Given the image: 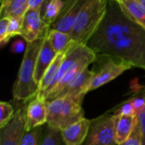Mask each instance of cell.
Listing matches in <instances>:
<instances>
[{
    "mask_svg": "<svg viewBox=\"0 0 145 145\" xmlns=\"http://www.w3.org/2000/svg\"><path fill=\"white\" fill-rule=\"evenodd\" d=\"M88 46L97 55L145 70V31L122 13L116 2L109 0L107 14Z\"/></svg>",
    "mask_w": 145,
    "mask_h": 145,
    "instance_id": "1",
    "label": "cell"
},
{
    "mask_svg": "<svg viewBox=\"0 0 145 145\" xmlns=\"http://www.w3.org/2000/svg\"><path fill=\"white\" fill-rule=\"evenodd\" d=\"M97 54L87 44L72 41L65 52L59 73L46 97L47 101L54 99L57 94L74 78L97 59Z\"/></svg>",
    "mask_w": 145,
    "mask_h": 145,
    "instance_id": "2",
    "label": "cell"
},
{
    "mask_svg": "<svg viewBox=\"0 0 145 145\" xmlns=\"http://www.w3.org/2000/svg\"><path fill=\"white\" fill-rule=\"evenodd\" d=\"M42 41L43 39H38L26 43L18 76L13 87V97L19 101L31 100L38 92L39 85L35 79V70Z\"/></svg>",
    "mask_w": 145,
    "mask_h": 145,
    "instance_id": "3",
    "label": "cell"
},
{
    "mask_svg": "<svg viewBox=\"0 0 145 145\" xmlns=\"http://www.w3.org/2000/svg\"><path fill=\"white\" fill-rule=\"evenodd\" d=\"M109 0H88L71 32L72 41L87 44L99 28L108 10Z\"/></svg>",
    "mask_w": 145,
    "mask_h": 145,
    "instance_id": "4",
    "label": "cell"
},
{
    "mask_svg": "<svg viewBox=\"0 0 145 145\" xmlns=\"http://www.w3.org/2000/svg\"><path fill=\"white\" fill-rule=\"evenodd\" d=\"M84 118L81 103L68 97H58L48 101L47 126L61 132L67 126Z\"/></svg>",
    "mask_w": 145,
    "mask_h": 145,
    "instance_id": "5",
    "label": "cell"
},
{
    "mask_svg": "<svg viewBox=\"0 0 145 145\" xmlns=\"http://www.w3.org/2000/svg\"><path fill=\"white\" fill-rule=\"evenodd\" d=\"M115 116L107 113L91 120L88 138L82 145H116Z\"/></svg>",
    "mask_w": 145,
    "mask_h": 145,
    "instance_id": "6",
    "label": "cell"
},
{
    "mask_svg": "<svg viewBox=\"0 0 145 145\" xmlns=\"http://www.w3.org/2000/svg\"><path fill=\"white\" fill-rule=\"evenodd\" d=\"M50 26H47L42 18L40 9H28L22 19L20 37L26 42L31 43L38 39H43Z\"/></svg>",
    "mask_w": 145,
    "mask_h": 145,
    "instance_id": "7",
    "label": "cell"
},
{
    "mask_svg": "<svg viewBox=\"0 0 145 145\" xmlns=\"http://www.w3.org/2000/svg\"><path fill=\"white\" fill-rule=\"evenodd\" d=\"M132 67V65L126 62L121 60L116 61L115 58L109 57V60L100 68V69L94 72L93 77L88 86V92L94 91L112 81Z\"/></svg>",
    "mask_w": 145,
    "mask_h": 145,
    "instance_id": "8",
    "label": "cell"
},
{
    "mask_svg": "<svg viewBox=\"0 0 145 145\" xmlns=\"http://www.w3.org/2000/svg\"><path fill=\"white\" fill-rule=\"evenodd\" d=\"M26 106L18 109L12 120L0 128V145H20L25 132Z\"/></svg>",
    "mask_w": 145,
    "mask_h": 145,
    "instance_id": "9",
    "label": "cell"
},
{
    "mask_svg": "<svg viewBox=\"0 0 145 145\" xmlns=\"http://www.w3.org/2000/svg\"><path fill=\"white\" fill-rule=\"evenodd\" d=\"M93 74V71L86 68L64 87L57 94L54 99L58 97H68L78 103H82L84 96L88 93V89Z\"/></svg>",
    "mask_w": 145,
    "mask_h": 145,
    "instance_id": "10",
    "label": "cell"
},
{
    "mask_svg": "<svg viewBox=\"0 0 145 145\" xmlns=\"http://www.w3.org/2000/svg\"><path fill=\"white\" fill-rule=\"evenodd\" d=\"M87 1L88 0H66L59 16L51 25L50 28L71 34L76 17Z\"/></svg>",
    "mask_w": 145,
    "mask_h": 145,
    "instance_id": "11",
    "label": "cell"
},
{
    "mask_svg": "<svg viewBox=\"0 0 145 145\" xmlns=\"http://www.w3.org/2000/svg\"><path fill=\"white\" fill-rule=\"evenodd\" d=\"M48 121V101L40 96L34 97L25 110V132L42 126Z\"/></svg>",
    "mask_w": 145,
    "mask_h": 145,
    "instance_id": "12",
    "label": "cell"
},
{
    "mask_svg": "<svg viewBox=\"0 0 145 145\" xmlns=\"http://www.w3.org/2000/svg\"><path fill=\"white\" fill-rule=\"evenodd\" d=\"M91 120L82 118L77 122L67 126L61 131V135L65 145H82L86 141Z\"/></svg>",
    "mask_w": 145,
    "mask_h": 145,
    "instance_id": "13",
    "label": "cell"
},
{
    "mask_svg": "<svg viewBox=\"0 0 145 145\" xmlns=\"http://www.w3.org/2000/svg\"><path fill=\"white\" fill-rule=\"evenodd\" d=\"M57 53L53 49L48 37L46 36L43 38L42 47L40 49L37 64H36V70H35V79L37 85L42 81V79L46 72V70L48 68V67L51 65V63L54 62L55 57L57 56Z\"/></svg>",
    "mask_w": 145,
    "mask_h": 145,
    "instance_id": "14",
    "label": "cell"
},
{
    "mask_svg": "<svg viewBox=\"0 0 145 145\" xmlns=\"http://www.w3.org/2000/svg\"><path fill=\"white\" fill-rule=\"evenodd\" d=\"M122 13L145 31V7L138 0H119Z\"/></svg>",
    "mask_w": 145,
    "mask_h": 145,
    "instance_id": "15",
    "label": "cell"
},
{
    "mask_svg": "<svg viewBox=\"0 0 145 145\" xmlns=\"http://www.w3.org/2000/svg\"><path fill=\"white\" fill-rule=\"evenodd\" d=\"M64 56H65V52L59 53L57 55V56L55 57V59L54 60V62L51 63V65L46 70V72L42 79V81L39 84V89H38V92L37 94V96H40L46 99V97L54 82V79L59 73Z\"/></svg>",
    "mask_w": 145,
    "mask_h": 145,
    "instance_id": "16",
    "label": "cell"
},
{
    "mask_svg": "<svg viewBox=\"0 0 145 145\" xmlns=\"http://www.w3.org/2000/svg\"><path fill=\"white\" fill-rule=\"evenodd\" d=\"M28 9L27 0H1L0 17L23 19Z\"/></svg>",
    "mask_w": 145,
    "mask_h": 145,
    "instance_id": "17",
    "label": "cell"
},
{
    "mask_svg": "<svg viewBox=\"0 0 145 145\" xmlns=\"http://www.w3.org/2000/svg\"><path fill=\"white\" fill-rule=\"evenodd\" d=\"M136 119V116H115V133L116 144H123L130 137L133 131Z\"/></svg>",
    "mask_w": 145,
    "mask_h": 145,
    "instance_id": "18",
    "label": "cell"
},
{
    "mask_svg": "<svg viewBox=\"0 0 145 145\" xmlns=\"http://www.w3.org/2000/svg\"><path fill=\"white\" fill-rule=\"evenodd\" d=\"M65 2L63 0H47L41 9L42 18L44 23L51 26V25L59 16Z\"/></svg>",
    "mask_w": 145,
    "mask_h": 145,
    "instance_id": "19",
    "label": "cell"
},
{
    "mask_svg": "<svg viewBox=\"0 0 145 145\" xmlns=\"http://www.w3.org/2000/svg\"><path fill=\"white\" fill-rule=\"evenodd\" d=\"M47 37L57 54L65 52L68 49L69 45L72 42L71 37L70 34L65 32L55 30V29H49Z\"/></svg>",
    "mask_w": 145,
    "mask_h": 145,
    "instance_id": "20",
    "label": "cell"
},
{
    "mask_svg": "<svg viewBox=\"0 0 145 145\" xmlns=\"http://www.w3.org/2000/svg\"><path fill=\"white\" fill-rule=\"evenodd\" d=\"M63 144L61 132L51 129L47 126L43 131L40 145H62Z\"/></svg>",
    "mask_w": 145,
    "mask_h": 145,
    "instance_id": "21",
    "label": "cell"
},
{
    "mask_svg": "<svg viewBox=\"0 0 145 145\" xmlns=\"http://www.w3.org/2000/svg\"><path fill=\"white\" fill-rule=\"evenodd\" d=\"M42 133L43 129L42 126L25 132L20 145H40Z\"/></svg>",
    "mask_w": 145,
    "mask_h": 145,
    "instance_id": "22",
    "label": "cell"
},
{
    "mask_svg": "<svg viewBox=\"0 0 145 145\" xmlns=\"http://www.w3.org/2000/svg\"><path fill=\"white\" fill-rule=\"evenodd\" d=\"M14 115L13 106L6 102L0 103V128L5 126Z\"/></svg>",
    "mask_w": 145,
    "mask_h": 145,
    "instance_id": "23",
    "label": "cell"
},
{
    "mask_svg": "<svg viewBox=\"0 0 145 145\" xmlns=\"http://www.w3.org/2000/svg\"><path fill=\"white\" fill-rule=\"evenodd\" d=\"M21 25H22V19H16V18H10V22L8 27V32L5 38V44L14 36L20 35L21 32Z\"/></svg>",
    "mask_w": 145,
    "mask_h": 145,
    "instance_id": "24",
    "label": "cell"
},
{
    "mask_svg": "<svg viewBox=\"0 0 145 145\" xmlns=\"http://www.w3.org/2000/svg\"><path fill=\"white\" fill-rule=\"evenodd\" d=\"M114 116H136L133 104V99L130 98L125 102H123L116 110H114Z\"/></svg>",
    "mask_w": 145,
    "mask_h": 145,
    "instance_id": "25",
    "label": "cell"
},
{
    "mask_svg": "<svg viewBox=\"0 0 145 145\" xmlns=\"http://www.w3.org/2000/svg\"><path fill=\"white\" fill-rule=\"evenodd\" d=\"M120 145H142V135L137 119L132 134L123 144Z\"/></svg>",
    "mask_w": 145,
    "mask_h": 145,
    "instance_id": "26",
    "label": "cell"
},
{
    "mask_svg": "<svg viewBox=\"0 0 145 145\" xmlns=\"http://www.w3.org/2000/svg\"><path fill=\"white\" fill-rule=\"evenodd\" d=\"M9 22H10V18H8V17L1 18V21H0V44H1V47H3L5 45V38H6Z\"/></svg>",
    "mask_w": 145,
    "mask_h": 145,
    "instance_id": "27",
    "label": "cell"
},
{
    "mask_svg": "<svg viewBox=\"0 0 145 145\" xmlns=\"http://www.w3.org/2000/svg\"><path fill=\"white\" fill-rule=\"evenodd\" d=\"M133 99V109H134V112H135V115L137 116V115L141 112L145 108V95L144 92L143 95L140 96H135L133 97H132Z\"/></svg>",
    "mask_w": 145,
    "mask_h": 145,
    "instance_id": "28",
    "label": "cell"
},
{
    "mask_svg": "<svg viewBox=\"0 0 145 145\" xmlns=\"http://www.w3.org/2000/svg\"><path fill=\"white\" fill-rule=\"evenodd\" d=\"M137 120L142 135V145H145V108L137 115Z\"/></svg>",
    "mask_w": 145,
    "mask_h": 145,
    "instance_id": "29",
    "label": "cell"
},
{
    "mask_svg": "<svg viewBox=\"0 0 145 145\" xmlns=\"http://www.w3.org/2000/svg\"><path fill=\"white\" fill-rule=\"evenodd\" d=\"M25 48H26V45H25V42L21 39H17L12 44L10 50H11V52L15 53V54H19L22 51L25 52Z\"/></svg>",
    "mask_w": 145,
    "mask_h": 145,
    "instance_id": "30",
    "label": "cell"
},
{
    "mask_svg": "<svg viewBox=\"0 0 145 145\" xmlns=\"http://www.w3.org/2000/svg\"><path fill=\"white\" fill-rule=\"evenodd\" d=\"M27 1L30 9H37L40 10L47 2V0H27Z\"/></svg>",
    "mask_w": 145,
    "mask_h": 145,
    "instance_id": "31",
    "label": "cell"
},
{
    "mask_svg": "<svg viewBox=\"0 0 145 145\" xmlns=\"http://www.w3.org/2000/svg\"><path fill=\"white\" fill-rule=\"evenodd\" d=\"M138 1H139V2H140V3L145 7V0H138Z\"/></svg>",
    "mask_w": 145,
    "mask_h": 145,
    "instance_id": "32",
    "label": "cell"
},
{
    "mask_svg": "<svg viewBox=\"0 0 145 145\" xmlns=\"http://www.w3.org/2000/svg\"><path fill=\"white\" fill-rule=\"evenodd\" d=\"M110 1H113V2H116V3H117L119 0H110Z\"/></svg>",
    "mask_w": 145,
    "mask_h": 145,
    "instance_id": "33",
    "label": "cell"
},
{
    "mask_svg": "<svg viewBox=\"0 0 145 145\" xmlns=\"http://www.w3.org/2000/svg\"><path fill=\"white\" fill-rule=\"evenodd\" d=\"M63 1H64V2H65V1H66V0H63Z\"/></svg>",
    "mask_w": 145,
    "mask_h": 145,
    "instance_id": "34",
    "label": "cell"
},
{
    "mask_svg": "<svg viewBox=\"0 0 145 145\" xmlns=\"http://www.w3.org/2000/svg\"><path fill=\"white\" fill-rule=\"evenodd\" d=\"M144 95H145V91H144Z\"/></svg>",
    "mask_w": 145,
    "mask_h": 145,
    "instance_id": "35",
    "label": "cell"
}]
</instances>
